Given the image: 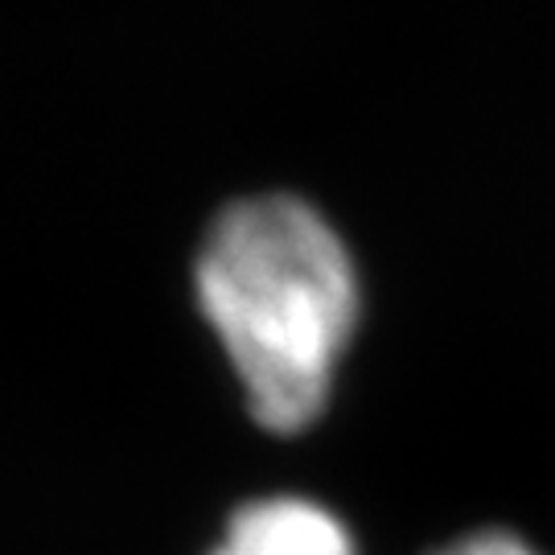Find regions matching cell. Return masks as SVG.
Returning <instances> with one entry per match:
<instances>
[{"label": "cell", "mask_w": 555, "mask_h": 555, "mask_svg": "<svg viewBox=\"0 0 555 555\" xmlns=\"http://www.w3.org/2000/svg\"><path fill=\"white\" fill-rule=\"evenodd\" d=\"M198 305L235 366L259 428L293 437L325 412L358 330L354 259L313 202H231L202 243Z\"/></svg>", "instance_id": "obj_1"}, {"label": "cell", "mask_w": 555, "mask_h": 555, "mask_svg": "<svg viewBox=\"0 0 555 555\" xmlns=\"http://www.w3.org/2000/svg\"><path fill=\"white\" fill-rule=\"evenodd\" d=\"M210 555H358L346 522L313 498H259L238 506Z\"/></svg>", "instance_id": "obj_2"}, {"label": "cell", "mask_w": 555, "mask_h": 555, "mask_svg": "<svg viewBox=\"0 0 555 555\" xmlns=\"http://www.w3.org/2000/svg\"><path fill=\"white\" fill-rule=\"evenodd\" d=\"M437 555H539V552L527 539H518L515 531H474V535L440 547Z\"/></svg>", "instance_id": "obj_3"}]
</instances>
